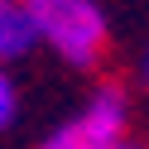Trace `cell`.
<instances>
[{
    "label": "cell",
    "mask_w": 149,
    "mask_h": 149,
    "mask_svg": "<svg viewBox=\"0 0 149 149\" xmlns=\"http://www.w3.org/2000/svg\"><path fill=\"white\" fill-rule=\"evenodd\" d=\"M39 39L72 68H91L106 48V15L96 0H24Z\"/></svg>",
    "instance_id": "6da1fadb"
},
{
    "label": "cell",
    "mask_w": 149,
    "mask_h": 149,
    "mask_svg": "<svg viewBox=\"0 0 149 149\" xmlns=\"http://www.w3.org/2000/svg\"><path fill=\"white\" fill-rule=\"evenodd\" d=\"M130 125V101L120 87H101L96 96L82 106V116H72L63 130H53L43 149H106L116 139H125Z\"/></svg>",
    "instance_id": "7a4b0ae2"
},
{
    "label": "cell",
    "mask_w": 149,
    "mask_h": 149,
    "mask_svg": "<svg viewBox=\"0 0 149 149\" xmlns=\"http://www.w3.org/2000/svg\"><path fill=\"white\" fill-rule=\"evenodd\" d=\"M39 43V29H34L24 0H0V63H15Z\"/></svg>",
    "instance_id": "3957f363"
},
{
    "label": "cell",
    "mask_w": 149,
    "mask_h": 149,
    "mask_svg": "<svg viewBox=\"0 0 149 149\" xmlns=\"http://www.w3.org/2000/svg\"><path fill=\"white\" fill-rule=\"evenodd\" d=\"M15 111H19V96H15V82L5 77V68H0V130L15 120Z\"/></svg>",
    "instance_id": "277c9868"
},
{
    "label": "cell",
    "mask_w": 149,
    "mask_h": 149,
    "mask_svg": "<svg viewBox=\"0 0 149 149\" xmlns=\"http://www.w3.org/2000/svg\"><path fill=\"white\" fill-rule=\"evenodd\" d=\"M106 149H139V144H130V139H116V144H106Z\"/></svg>",
    "instance_id": "5b68a950"
},
{
    "label": "cell",
    "mask_w": 149,
    "mask_h": 149,
    "mask_svg": "<svg viewBox=\"0 0 149 149\" xmlns=\"http://www.w3.org/2000/svg\"><path fill=\"white\" fill-rule=\"evenodd\" d=\"M144 87H149V58H144Z\"/></svg>",
    "instance_id": "8992f818"
}]
</instances>
